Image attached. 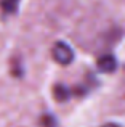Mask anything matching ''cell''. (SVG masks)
<instances>
[{"label":"cell","mask_w":125,"mask_h":127,"mask_svg":"<svg viewBox=\"0 0 125 127\" xmlns=\"http://www.w3.org/2000/svg\"><path fill=\"white\" fill-rule=\"evenodd\" d=\"M53 56L58 63L67 64V63H71V60L74 58V52H72V48L69 45H66V43H62V42H58L56 45L53 47Z\"/></svg>","instance_id":"1"},{"label":"cell","mask_w":125,"mask_h":127,"mask_svg":"<svg viewBox=\"0 0 125 127\" xmlns=\"http://www.w3.org/2000/svg\"><path fill=\"white\" fill-rule=\"evenodd\" d=\"M103 127H120L119 124H112V122H111V124H104Z\"/></svg>","instance_id":"2"}]
</instances>
